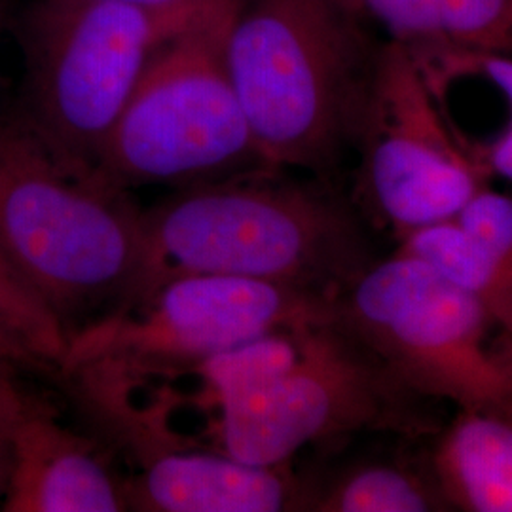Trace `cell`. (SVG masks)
<instances>
[{"label": "cell", "mask_w": 512, "mask_h": 512, "mask_svg": "<svg viewBox=\"0 0 512 512\" xmlns=\"http://www.w3.org/2000/svg\"><path fill=\"white\" fill-rule=\"evenodd\" d=\"M0 353H4V355H10V357H14L16 361H19L21 365H33V361L21 351V349L16 346V344H12L10 340H6V338H2L0 336Z\"/></svg>", "instance_id": "22"}, {"label": "cell", "mask_w": 512, "mask_h": 512, "mask_svg": "<svg viewBox=\"0 0 512 512\" xmlns=\"http://www.w3.org/2000/svg\"><path fill=\"white\" fill-rule=\"evenodd\" d=\"M141 471L126 478L129 511H308L311 484L291 461L255 465L219 450L150 446L137 452Z\"/></svg>", "instance_id": "10"}, {"label": "cell", "mask_w": 512, "mask_h": 512, "mask_svg": "<svg viewBox=\"0 0 512 512\" xmlns=\"http://www.w3.org/2000/svg\"><path fill=\"white\" fill-rule=\"evenodd\" d=\"M19 361L0 353V439H8L14 427L42 401L19 380Z\"/></svg>", "instance_id": "19"}, {"label": "cell", "mask_w": 512, "mask_h": 512, "mask_svg": "<svg viewBox=\"0 0 512 512\" xmlns=\"http://www.w3.org/2000/svg\"><path fill=\"white\" fill-rule=\"evenodd\" d=\"M308 511L444 512L452 511L429 461L363 463L321 486L311 488Z\"/></svg>", "instance_id": "16"}, {"label": "cell", "mask_w": 512, "mask_h": 512, "mask_svg": "<svg viewBox=\"0 0 512 512\" xmlns=\"http://www.w3.org/2000/svg\"><path fill=\"white\" fill-rule=\"evenodd\" d=\"M8 25H12V16L8 12V0H0V35Z\"/></svg>", "instance_id": "23"}, {"label": "cell", "mask_w": 512, "mask_h": 512, "mask_svg": "<svg viewBox=\"0 0 512 512\" xmlns=\"http://www.w3.org/2000/svg\"><path fill=\"white\" fill-rule=\"evenodd\" d=\"M404 255L414 256L486 308L495 325L512 334V274L456 219L421 226L399 239Z\"/></svg>", "instance_id": "15"}, {"label": "cell", "mask_w": 512, "mask_h": 512, "mask_svg": "<svg viewBox=\"0 0 512 512\" xmlns=\"http://www.w3.org/2000/svg\"><path fill=\"white\" fill-rule=\"evenodd\" d=\"M10 458L2 511H129L126 478L114 475L99 444L63 425L48 403L14 427Z\"/></svg>", "instance_id": "11"}, {"label": "cell", "mask_w": 512, "mask_h": 512, "mask_svg": "<svg viewBox=\"0 0 512 512\" xmlns=\"http://www.w3.org/2000/svg\"><path fill=\"white\" fill-rule=\"evenodd\" d=\"M334 298L289 285L181 275L69 336L59 370L112 380L179 374L268 334L334 317Z\"/></svg>", "instance_id": "8"}, {"label": "cell", "mask_w": 512, "mask_h": 512, "mask_svg": "<svg viewBox=\"0 0 512 512\" xmlns=\"http://www.w3.org/2000/svg\"><path fill=\"white\" fill-rule=\"evenodd\" d=\"M503 336H505V344H507V349H509V353H511L512 357V334H505V332H503Z\"/></svg>", "instance_id": "24"}, {"label": "cell", "mask_w": 512, "mask_h": 512, "mask_svg": "<svg viewBox=\"0 0 512 512\" xmlns=\"http://www.w3.org/2000/svg\"><path fill=\"white\" fill-rule=\"evenodd\" d=\"M512 274V194L482 186L454 217Z\"/></svg>", "instance_id": "18"}, {"label": "cell", "mask_w": 512, "mask_h": 512, "mask_svg": "<svg viewBox=\"0 0 512 512\" xmlns=\"http://www.w3.org/2000/svg\"><path fill=\"white\" fill-rule=\"evenodd\" d=\"M433 105L467 160L512 184V57L467 48H408Z\"/></svg>", "instance_id": "12"}, {"label": "cell", "mask_w": 512, "mask_h": 512, "mask_svg": "<svg viewBox=\"0 0 512 512\" xmlns=\"http://www.w3.org/2000/svg\"><path fill=\"white\" fill-rule=\"evenodd\" d=\"M421 401L332 317L311 327L289 363L213 404L215 450L277 465L304 446L363 431L435 435Z\"/></svg>", "instance_id": "7"}, {"label": "cell", "mask_w": 512, "mask_h": 512, "mask_svg": "<svg viewBox=\"0 0 512 512\" xmlns=\"http://www.w3.org/2000/svg\"><path fill=\"white\" fill-rule=\"evenodd\" d=\"M105 2H118L129 6H143V8H169V6H181L192 0H105Z\"/></svg>", "instance_id": "21"}, {"label": "cell", "mask_w": 512, "mask_h": 512, "mask_svg": "<svg viewBox=\"0 0 512 512\" xmlns=\"http://www.w3.org/2000/svg\"><path fill=\"white\" fill-rule=\"evenodd\" d=\"M0 336L16 344L35 366L59 370L69 336L19 275L0 247Z\"/></svg>", "instance_id": "17"}, {"label": "cell", "mask_w": 512, "mask_h": 512, "mask_svg": "<svg viewBox=\"0 0 512 512\" xmlns=\"http://www.w3.org/2000/svg\"><path fill=\"white\" fill-rule=\"evenodd\" d=\"M404 48H467L512 57V0H336Z\"/></svg>", "instance_id": "14"}, {"label": "cell", "mask_w": 512, "mask_h": 512, "mask_svg": "<svg viewBox=\"0 0 512 512\" xmlns=\"http://www.w3.org/2000/svg\"><path fill=\"white\" fill-rule=\"evenodd\" d=\"M380 42L336 0H239L226 65L264 164L325 179L355 147Z\"/></svg>", "instance_id": "2"}, {"label": "cell", "mask_w": 512, "mask_h": 512, "mask_svg": "<svg viewBox=\"0 0 512 512\" xmlns=\"http://www.w3.org/2000/svg\"><path fill=\"white\" fill-rule=\"evenodd\" d=\"M222 2L33 0L12 21L23 59L12 109L57 158L93 169L154 55Z\"/></svg>", "instance_id": "4"}, {"label": "cell", "mask_w": 512, "mask_h": 512, "mask_svg": "<svg viewBox=\"0 0 512 512\" xmlns=\"http://www.w3.org/2000/svg\"><path fill=\"white\" fill-rule=\"evenodd\" d=\"M334 319L421 399L512 406V357L492 315L414 256L374 260L336 298Z\"/></svg>", "instance_id": "6"}, {"label": "cell", "mask_w": 512, "mask_h": 512, "mask_svg": "<svg viewBox=\"0 0 512 512\" xmlns=\"http://www.w3.org/2000/svg\"><path fill=\"white\" fill-rule=\"evenodd\" d=\"M145 209L57 158L0 110V247L67 332L124 310L143 264Z\"/></svg>", "instance_id": "3"}, {"label": "cell", "mask_w": 512, "mask_h": 512, "mask_svg": "<svg viewBox=\"0 0 512 512\" xmlns=\"http://www.w3.org/2000/svg\"><path fill=\"white\" fill-rule=\"evenodd\" d=\"M238 4L222 2L154 55L93 167L105 183L184 188L268 167L226 65Z\"/></svg>", "instance_id": "5"}, {"label": "cell", "mask_w": 512, "mask_h": 512, "mask_svg": "<svg viewBox=\"0 0 512 512\" xmlns=\"http://www.w3.org/2000/svg\"><path fill=\"white\" fill-rule=\"evenodd\" d=\"M353 148L357 203L397 239L454 219L492 184L444 126L412 52L395 42H380Z\"/></svg>", "instance_id": "9"}, {"label": "cell", "mask_w": 512, "mask_h": 512, "mask_svg": "<svg viewBox=\"0 0 512 512\" xmlns=\"http://www.w3.org/2000/svg\"><path fill=\"white\" fill-rule=\"evenodd\" d=\"M429 467L452 511L512 512V406L458 410Z\"/></svg>", "instance_id": "13"}, {"label": "cell", "mask_w": 512, "mask_h": 512, "mask_svg": "<svg viewBox=\"0 0 512 512\" xmlns=\"http://www.w3.org/2000/svg\"><path fill=\"white\" fill-rule=\"evenodd\" d=\"M10 463H12V458H10V437H8V439H0V511H2L6 488H8Z\"/></svg>", "instance_id": "20"}, {"label": "cell", "mask_w": 512, "mask_h": 512, "mask_svg": "<svg viewBox=\"0 0 512 512\" xmlns=\"http://www.w3.org/2000/svg\"><path fill=\"white\" fill-rule=\"evenodd\" d=\"M281 171L184 186L145 209L143 264L126 308L181 275L256 279L334 300L344 293L374 262L361 220L327 186Z\"/></svg>", "instance_id": "1"}]
</instances>
